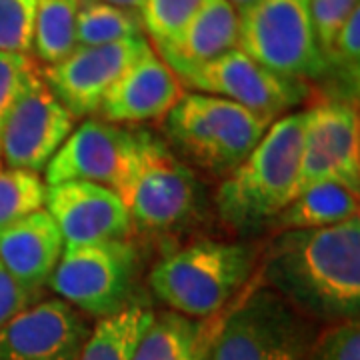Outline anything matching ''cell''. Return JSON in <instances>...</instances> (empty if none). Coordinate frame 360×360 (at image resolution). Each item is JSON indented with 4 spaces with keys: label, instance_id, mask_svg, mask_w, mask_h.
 I'll list each match as a JSON object with an SVG mask.
<instances>
[{
    "label": "cell",
    "instance_id": "cell-1",
    "mask_svg": "<svg viewBox=\"0 0 360 360\" xmlns=\"http://www.w3.org/2000/svg\"><path fill=\"white\" fill-rule=\"evenodd\" d=\"M264 276L290 307L316 319H359L360 219L326 229L283 231L269 246Z\"/></svg>",
    "mask_w": 360,
    "mask_h": 360
},
{
    "label": "cell",
    "instance_id": "cell-2",
    "mask_svg": "<svg viewBox=\"0 0 360 360\" xmlns=\"http://www.w3.org/2000/svg\"><path fill=\"white\" fill-rule=\"evenodd\" d=\"M304 122V112L281 116L250 155L229 172L217 191V210L226 226L238 232L258 231L292 200Z\"/></svg>",
    "mask_w": 360,
    "mask_h": 360
},
{
    "label": "cell",
    "instance_id": "cell-3",
    "mask_svg": "<svg viewBox=\"0 0 360 360\" xmlns=\"http://www.w3.org/2000/svg\"><path fill=\"white\" fill-rule=\"evenodd\" d=\"M255 252L240 243L198 240L156 262L150 288L172 312L208 319L222 310L246 284Z\"/></svg>",
    "mask_w": 360,
    "mask_h": 360
},
{
    "label": "cell",
    "instance_id": "cell-4",
    "mask_svg": "<svg viewBox=\"0 0 360 360\" xmlns=\"http://www.w3.org/2000/svg\"><path fill=\"white\" fill-rule=\"evenodd\" d=\"M115 193L141 231H172L191 219L200 186L194 172L150 130H134L129 158Z\"/></svg>",
    "mask_w": 360,
    "mask_h": 360
},
{
    "label": "cell",
    "instance_id": "cell-5",
    "mask_svg": "<svg viewBox=\"0 0 360 360\" xmlns=\"http://www.w3.org/2000/svg\"><path fill=\"white\" fill-rule=\"evenodd\" d=\"M270 120L240 104L202 92L182 94L165 116L168 141L210 172H231L257 146Z\"/></svg>",
    "mask_w": 360,
    "mask_h": 360
},
{
    "label": "cell",
    "instance_id": "cell-6",
    "mask_svg": "<svg viewBox=\"0 0 360 360\" xmlns=\"http://www.w3.org/2000/svg\"><path fill=\"white\" fill-rule=\"evenodd\" d=\"M238 49L286 78H319L328 70L309 0H255L238 13Z\"/></svg>",
    "mask_w": 360,
    "mask_h": 360
},
{
    "label": "cell",
    "instance_id": "cell-7",
    "mask_svg": "<svg viewBox=\"0 0 360 360\" xmlns=\"http://www.w3.org/2000/svg\"><path fill=\"white\" fill-rule=\"evenodd\" d=\"M136 264L129 240L65 245L49 286L78 312L106 319L129 307Z\"/></svg>",
    "mask_w": 360,
    "mask_h": 360
},
{
    "label": "cell",
    "instance_id": "cell-8",
    "mask_svg": "<svg viewBox=\"0 0 360 360\" xmlns=\"http://www.w3.org/2000/svg\"><path fill=\"white\" fill-rule=\"evenodd\" d=\"M309 336L295 307L258 288L210 336L206 360H307Z\"/></svg>",
    "mask_w": 360,
    "mask_h": 360
},
{
    "label": "cell",
    "instance_id": "cell-9",
    "mask_svg": "<svg viewBox=\"0 0 360 360\" xmlns=\"http://www.w3.org/2000/svg\"><path fill=\"white\" fill-rule=\"evenodd\" d=\"M77 118L56 101L37 65L28 72L2 132V168L44 172Z\"/></svg>",
    "mask_w": 360,
    "mask_h": 360
},
{
    "label": "cell",
    "instance_id": "cell-10",
    "mask_svg": "<svg viewBox=\"0 0 360 360\" xmlns=\"http://www.w3.org/2000/svg\"><path fill=\"white\" fill-rule=\"evenodd\" d=\"M304 144L295 196L322 182H338L359 193V110L348 103L328 101L304 110Z\"/></svg>",
    "mask_w": 360,
    "mask_h": 360
},
{
    "label": "cell",
    "instance_id": "cell-11",
    "mask_svg": "<svg viewBox=\"0 0 360 360\" xmlns=\"http://www.w3.org/2000/svg\"><path fill=\"white\" fill-rule=\"evenodd\" d=\"M148 49L153 44L144 34L101 46H77L63 60L40 68V77L77 120L89 118L98 112L104 94L120 75Z\"/></svg>",
    "mask_w": 360,
    "mask_h": 360
},
{
    "label": "cell",
    "instance_id": "cell-12",
    "mask_svg": "<svg viewBox=\"0 0 360 360\" xmlns=\"http://www.w3.org/2000/svg\"><path fill=\"white\" fill-rule=\"evenodd\" d=\"M180 82L194 90L240 104L270 122L278 120L307 96L304 80L286 78L232 49L191 72Z\"/></svg>",
    "mask_w": 360,
    "mask_h": 360
},
{
    "label": "cell",
    "instance_id": "cell-13",
    "mask_svg": "<svg viewBox=\"0 0 360 360\" xmlns=\"http://www.w3.org/2000/svg\"><path fill=\"white\" fill-rule=\"evenodd\" d=\"M90 330L68 302L42 300L0 326V360H78Z\"/></svg>",
    "mask_w": 360,
    "mask_h": 360
},
{
    "label": "cell",
    "instance_id": "cell-14",
    "mask_svg": "<svg viewBox=\"0 0 360 360\" xmlns=\"http://www.w3.org/2000/svg\"><path fill=\"white\" fill-rule=\"evenodd\" d=\"M44 206L65 245L124 240L132 229L122 198L96 182L72 180L46 186Z\"/></svg>",
    "mask_w": 360,
    "mask_h": 360
},
{
    "label": "cell",
    "instance_id": "cell-15",
    "mask_svg": "<svg viewBox=\"0 0 360 360\" xmlns=\"http://www.w3.org/2000/svg\"><path fill=\"white\" fill-rule=\"evenodd\" d=\"M132 139L134 130L103 118H86L70 132L44 168L46 186L86 180L115 191L129 158Z\"/></svg>",
    "mask_w": 360,
    "mask_h": 360
},
{
    "label": "cell",
    "instance_id": "cell-16",
    "mask_svg": "<svg viewBox=\"0 0 360 360\" xmlns=\"http://www.w3.org/2000/svg\"><path fill=\"white\" fill-rule=\"evenodd\" d=\"M180 98L182 82L155 49H148L104 94L98 115L112 124H141L165 118Z\"/></svg>",
    "mask_w": 360,
    "mask_h": 360
},
{
    "label": "cell",
    "instance_id": "cell-17",
    "mask_svg": "<svg viewBox=\"0 0 360 360\" xmlns=\"http://www.w3.org/2000/svg\"><path fill=\"white\" fill-rule=\"evenodd\" d=\"M63 250L65 238L44 208L0 226V262L32 292L49 284Z\"/></svg>",
    "mask_w": 360,
    "mask_h": 360
},
{
    "label": "cell",
    "instance_id": "cell-18",
    "mask_svg": "<svg viewBox=\"0 0 360 360\" xmlns=\"http://www.w3.org/2000/svg\"><path fill=\"white\" fill-rule=\"evenodd\" d=\"M232 49H238L236 8L226 0H206L179 39L156 54L182 80Z\"/></svg>",
    "mask_w": 360,
    "mask_h": 360
},
{
    "label": "cell",
    "instance_id": "cell-19",
    "mask_svg": "<svg viewBox=\"0 0 360 360\" xmlns=\"http://www.w3.org/2000/svg\"><path fill=\"white\" fill-rule=\"evenodd\" d=\"M359 217V193L338 182H322L295 196L272 219L276 231L326 229Z\"/></svg>",
    "mask_w": 360,
    "mask_h": 360
},
{
    "label": "cell",
    "instance_id": "cell-20",
    "mask_svg": "<svg viewBox=\"0 0 360 360\" xmlns=\"http://www.w3.org/2000/svg\"><path fill=\"white\" fill-rule=\"evenodd\" d=\"M205 340L200 322L170 310L155 314L136 345L132 360H196Z\"/></svg>",
    "mask_w": 360,
    "mask_h": 360
},
{
    "label": "cell",
    "instance_id": "cell-21",
    "mask_svg": "<svg viewBox=\"0 0 360 360\" xmlns=\"http://www.w3.org/2000/svg\"><path fill=\"white\" fill-rule=\"evenodd\" d=\"M153 319L155 312L142 304H129L112 316L101 319L90 330L78 360H132Z\"/></svg>",
    "mask_w": 360,
    "mask_h": 360
},
{
    "label": "cell",
    "instance_id": "cell-22",
    "mask_svg": "<svg viewBox=\"0 0 360 360\" xmlns=\"http://www.w3.org/2000/svg\"><path fill=\"white\" fill-rule=\"evenodd\" d=\"M82 0H39L32 54L42 65H54L77 49L75 30Z\"/></svg>",
    "mask_w": 360,
    "mask_h": 360
},
{
    "label": "cell",
    "instance_id": "cell-23",
    "mask_svg": "<svg viewBox=\"0 0 360 360\" xmlns=\"http://www.w3.org/2000/svg\"><path fill=\"white\" fill-rule=\"evenodd\" d=\"M141 34H144L141 14L98 0H82L75 30L77 46H101Z\"/></svg>",
    "mask_w": 360,
    "mask_h": 360
},
{
    "label": "cell",
    "instance_id": "cell-24",
    "mask_svg": "<svg viewBox=\"0 0 360 360\" xmlns=\"http://www.w3.org/2000/svg\"><path fill=\"white\" fill-rule=\"evenodd\" d=\"M46 198V182L37 172L0 168V226L40 210Z\"/></svg>",
    "mask_w": 360,
    "mask_h": 360
},
{
    "label": "cell",
    "instance_id": "cell-25",
    "mask_svg": "<svg viewBox=\"0 0 360 360\" xmlns=\"http://www.w3.org/2000/svg\"><path fill=\"white\" fill-rule=\"evenodd\" d=\"M206 0H146L141 11L142 26L156 49L172 44L191 25Z\"/></svg>",
    "mask_w": 360,
    "mask_h": 360
},
{
    "label": "cell",
    "instance_id": "cell-26",
    "mask_svg": "<svg viewBox=\"0 0 360 360\" xmlns=\"http://www.w3.org/2000/svg\"><path fill=\"white\" fill-rule=\"evenodd\" d=\"M39 0H0V52H32Z\"/></svg>",
    "mask_w": 360,
    "mask_h": 360
},
{
    "label": "cell",
    "instance_id": "cell-27",
    "mask_svg": "<svg viewBox=\"0 0 360 360\" xmlns=\"http://www.w3.org/2000/svg\"><path fill=\"white\" fill-rule=\"evenodd\" d=\"M328 68L336 66V70L347 78L350 86L359 89L360 72V8H354L352 14L340 26L333 49L326 54Z\"/></svg>",
    "mask_w": 360,
    "mask_h": 360
},
{
    "label": "cell",
    "instance_id": "cell-28",
    "mask_svg": "<svg viewBox=\"0 0 360 360\" xmlns=\"http://www.w3.org/2000/svg\"><path fill=\"white\" fill-rule=\"evenodd\" d=\"M32 66L34 63L30 60L28 54L0 52V168H2V132Z\"/></svg>",
    "mask_w": 360,
    "mask_h": 360
},
{
    "label": "cell",
    "instance_id": "cell-29",
    "mask_svg": "<svg viewBox=\"0 0 360 360\" xmlns=\"http://www.w3.org/2000/svg\"><path fill=\"white\" fill-rule=\"evenodd\" d=\"M307 360H360V322L345 321L328 328L310 348Z\"/></svg>",
    "mask_w": 360,
    "mask_h": 360
},
{
    "label": "cell",
    "instance_id": "cell-30",
    "mask_svg": "<svg viewBox=\"0 0 360 360\" xmlns=\"http://www.w3.org/2000/svg\"><path fill=\"white\" fill-rule=\"evenodd\" d=\"M309 4L316 40L326 56L333 49L340 26L345 25L354 8H359V0H309Z\"/></svg>",
    "mask_w": 360,
    "mask_h": 360
},
{
    "label": "cell",
    "instance_id": "cell-31",
    "mask_svg": "<svg viewBox=\"0 0 360 360\" xmlns=\"http://www.w3.org/2000/svg\"><path fill=\"white\" fill-rule=\"evenodd\" d=\"M40 292H32L20 283H16L13 274L0 262V326H4L14 316L37 304Z\"/></svg>",
    "mask_w": 360,
    "mask_h": 360
},
{
    "label": "cell",
    "instance_id": "cell-32",
    "mask_svg": "<svg viewBox=\"0 0 360 360\" xmlns=\"http://www.w3.org/2000/svg\"><path fill=\"white\" fill-rule=\"evenodd\" d=\"M98 2H106V4H112V6H118V8L130 11V13L141 14L146 0H98Z\"/></svg>",
    "mask_w": 360,
    "mask_h": 360
},
{
    "label": "cell",
    "instance_id": "cell-33",
    "mask_svg": "<svg viewBox=\"0 0 360 360\" xmlns=\"http://www.w3.org/2000/svg\"><path fill=\"white\" fill-rule=\"evenodd\" d=\"M226 2H231L232 6L236 8V13H243L245 8H248L255 0H226Z\"/></svg>",
    "mask_w": 360,
    "mask_h": 360
},
{
    "label": "cell",
    "instance_id": "cell-34",
    "mask_svg": "<svg viewBox=\"0 0 360 360\" xmlns=\"http://www.w3.org/2000/svg\"><path fill=\"white\" fill-rule=\"evenodd\" d=\"M208 345H210V338H208V340H205V345H202V348H200V354H198V359L196 360L208 359Z\"/></svg>",
    "mask_w": 360,
    "mask_h": 360
}]
</instances>
